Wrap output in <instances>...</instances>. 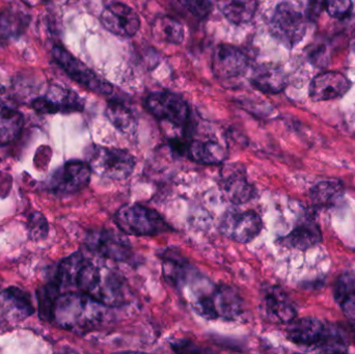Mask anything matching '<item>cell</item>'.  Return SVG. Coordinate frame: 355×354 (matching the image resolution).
Here are the masks:
<instances>
[{
    "instance_id": "cell-1",
    "label": "cell",
    "mask_w": 355,
    "mask_h": 354,
    "mask_svg": "<svg viewBox=\"0 0 355 354\" xmlns=\"http://www.w3.org/2000/svg\"><path fill=\"white\" fill-rule=\"evenodd\" d=\"M108 308L80 291H68L56 299L52 320L64 330L85 334L103 324Z\"/></svg>"
},
{
    "instance_id": "cell-4",
    "label": "cell",
    "mask_w": 355,
    "mask_h": 354,
    "mask_svg": "<svg viewBox=\"0 0 355 354\" xmlns=\"http://www.w3.org/2000/svg\"><path fill=\"white\" fill-rule=\"evenodd\" d=\"M114 220L121 232L131 236L153 237L172 231L157 211L139 204L123 206Z\"/></svg>"
},
{
    "instance_id": "cell-29",
    "label": "cell",
    "mask_w": 355,
    "mask_h": 354,
    "mask_svg": "<svg viewBox=\"0 0 355 354\" xmlns=\"http://www.w3.org/2000/svg\"><path fill=\"white\" fill-rule=\"evenodd\" d=\"M26 17L22 12L12 10L0 12V44L21 35L26 26Z\"/></svg>"
},
{
    "instance_id": "cell-30",
    "label": "cell",
    "mask_w": 355,
    "mask_h": 354,
    "mask_svg": "<svg viewBox=\"0 0 355 354\" xmlns=\"http://www.w3.org/2000/svg\"><path fill=\"white\" fill-rule=\"evenodd\" d=\"M106 116L112 125L123 133H131L137 126L135 114L124 104L110 102L106 108Z\"/></svg>"
},
{
    "instance_id": "cell-8",
    "label": "cell",
    "mask_w": 355,
    "mask_h": 354,
    "mask_svg": "<svg viewBox=\"0 0 355 354\" xmlns=\"http://www.w3.org/2000/svg\"><path fill=\"white\" fill-rule=\"evenodd\" d=\"M304 16L291 4L281 3L277 6L270 22L273 37L288 48L294 47L302 41L306 33Z\"/></svg>"
},
{
    "instance_id": "cell-22",
    "label": "cell",
    "mask_w": 355,
    "mask_h": 354,
    "mask_svg": "<svg viewBox=\"0 0 355 354\" xmlns=\"http://www.w3.org/2000/svg\"><path fill=\"white\" fill-rule=\"evenodd\" d=\"M23 116L0 100V147L18 139L22 131Z\"/></svg>"
},
{
    "instance_id": "cell-23",
    "label": "cell",
    "mask_w": 355,
    "mask_h": 354,
    "mask_svg": "<svg viewBox=\"0 0 355 354\" xmlns=\"http://www.w3.org/2000/svg\"><path fill=\"white\" fill-rule=\"evenodd\" d=\"M252 83L264 93L277 94L283 91L287 85V77L281 69L262 66L254 71Z\"/></svg>"
},
{
    "instance_id": "cell-6",
    "label": "cell",
    "mask_w": 355,
    "mask_h": 354,
    "mask_svg": "<svg viewBox=\"0 0 355 354\" xmlns=\"http://www.w3.org/2000/svg\"><path fill=\"white\" fill-rule=\"evenodd\" d=\"M87 164L98 176L112 180H125L132 175L135 159L125 150L95 145L89 151Z\"/></svg>"
},
{
    "instance_id": "cell-7",
    "label": "cell",
    "mask_w": 355,
    "mask_h": 354,
    "mask_svg": "<svg viewBox=\"0 0 355 354\" xmlns=\"http://www.w3.org/2000/svg\"><path fill=\"white\" fill-rule=\"evenodd\" d=\"M85 245L91 253L112 261L127 262L133 255L128 239L116 231H91L85 238Z\"/></svg>"
},
{
    "instance_id": "cell-17",
    "label": "cell",
    "mask_w": 355,
    "mask_h": 354,
    "mask_svg": "<svg viewBox=\"0 0 355 354\" xmlns=\"http://www.w3.org/2000/svg\"><path fill=\"white\" fill-rule=\"evenodd\" d=\"M33 313L28 295L20 289L12 287L0 292V317L4 320L19 322Z\"/></svg>"
},
{
    "instance_id": "cell-35",
    "label": "cell",
    "mask_w": 355,
    "mask_h": 354,
    "mask_svg": "<svg viewBox=\"0 0 355 354\" xmlns=\"http://www.w3.org/2000/svg\"><path fill=\"white\" fill-rule=\"evenodd\" d=\"M28 228L29 232H31V236L33 237V239H40L47 236V222H46L43 215L37 213V212H35V213H33V215L29 218Z\"/></svg>"
},
{
    "instance_id": "cell-10",
    "label": "cell",
    "mask_w": 355,
    "mask_h": 354,
    "mask_svg": "<svg viewBox=\"0 0 355 354\" xmlns=\"http://www.w3.org/2000/svg\"><path fill=\"white\" fill-rule=\"evenodd\" d=\"M52 56L55 62L64 69V72L74 79L76 82L91 91L99 94H110L112 87L107 81L98 77L91 69L87 68L83 62L77 60L70 52L67 51L60 46H54L52 49Z\"/></svg>"
},
{
    "instance_id": "cell-14",
    "label": "cell",
    "mask_w": 355,
    "mask_h": 354,
    "mask_svg": "<svg viewBox=\"0 0 355 354\" xmlns=\"http://www.w3.org/2000/svg\"><path fill=\"white\" fill-rule=\"evenodd\" d=\"M219 186L223 195L232 203L244 204L254 195V188L246 177L245 170L240 164L225 166L221 170Z\"/></svg>"
},
{
    "instance_id": "cell-24",
    "label": "cell",
    "mask_w": 355,
    "mask_h": 354,
    "mask_svg": "<svg viewBox=\"0 0 355 354\" xmlns=\"http://www.w3.org/2000/svg\"><path fill=\"white\" fill-rule=\"evenodd\" d=\"M217 6L223 16L234 24L250 22L256 14L257 0H217Z\"/></svg>"
},
{
    "instance_id": "cell-2",
    "label": "cell",
    "mask_w": 355,
    "mask_h": 354,
    "mask_svg": "<svg viewBox=\"0 0 355 354\" xmlns=\"http://www.w3.org/2000/svg\"><path fill=\"white\" fill-rule=\"evenodd\" d=\"M76 288L107 307L122 305L127 299L126 283L122 274L87 258L77 276Z\"/></svg>"
},
{
    "instance_id": "cell-34",
    "label": "cell",
    "mask_w": 355,
    "mask_h": 354,
    "mask_svg": "<svg viewBox=\"0 0 355 354\" xmlns=\"http://www.w3.org/2000/svg\"><path fill=\"white\" fill-rule=\"evenodd\" d=\"M179 2L196 18H206L212 10L211 0H179Z\"/></svg>"
},
{
    "instance_id": "cell-27",
    "label": "cell",
    "mask_w": 355,
    "mask_h": 354,
    "mask_svg": "<svg viewBox=\"0 0 355 354\" xmlns=\"http://www.w3.org/2000/svg\"><path fill=\"white\" fill-rule=\"evenodd\" d=\"M152 33L157 41L162 43L181 44L184 39L183 25L168 16L155 19L152 25Z\"/></svg>"
},
{
    "instance_id": "cell-20",
    "label": "cell",
    "mask_w": 355,
    "mask_h": 354,
    "mask_svg": "<svg viewBox=\"0 0 355 354\" xmlns=\"http://www.w3.org/2000/svg\"><path fill=\"white\" fill-rule=\"evenodd\" d=\"M186 155L196 163L218 166L227 159L225 148L213 141H193L188 143Z\"/></svg>"
},
{
    "instance_id": "cell-32",
    "label": "cell",
    "mask_w": 355,
    "mask_h": 354,
    "mask_svg": "<svg viewBox=\"0 0 355 354\" xmlns=\"http://www.w3.org/2000/svg\"><path fill=\"white\" fill-rule=\"evenodd\" d=\"M60 288L58 284H50L37 290L40 305V317L44 320H52L54 303L60 297Z\"/></svg>"
},
{
    "instance_id": "cell-5",
    "label": "cell",
    "mask_w": 355,
    "mask_h": 354,
    "mask_svg": "<svg viewBox=\"0 0 355 354\" xmlns=\"http://www.w3.org/2000/svg\"><path fill=\"white\" fill-rule=\"evenodd\" d=\"M193 309L206 319L234 321L243 314L244 301L235 288L220 285L198 297L193 303Z\"/></svg>"
},
{
    "instance_id": "cell-13",
    "label": "cell",
    "mask_w": 355,
    "mask_h": 354,
    "mask_svg": "<svg viewBox=\"0 0 355 354\" xmlns=\"http://www.w3.org/2000/svg\"><path fill=\"white\" fill-rule=\"evenodd\" d=\"M101 22L110 33L121 37H133L141 27L139 15L124 3L108 4L101 14Z\"/></svg>"
},
{
    "instance_id": "cell-28",
    "label": "cell",
    "mask_w": 355,
    "mask_h": 354,
    "mask_svg": "<svg viewBox=\"0 0 355 354\" xmlns=\"http://www.w3.org/2000/svg\"><path fill=\"white\" fill-rule=\"evenodd\" d=\"M85 258L83 253H75L60 262L56 274V284L60 289L76 288L77 276Z\"/></svg>"
},
{
    "instance_id": "cell-12",
    "label": "cell",
    "mask_w": 355,
    "mask_h": 354,
    "mask_svg": "<svg viewBox=\"0 0 355 354\" xmlns=\"http://www.w3.org/2000/svg\"><path fill=\"white\" fill-rule=\"evenodd\" d=\"M153 116L176 126H184L189 118V107L181 97L173 93H154L146 100Z\"/></svg>"
},
{
    "instance_id": "cell-3",
    "label": "cell",
    "mask_w": 355,
    "mask_h": 354,
    "mask_svg": "<svg viewBox=\"0 0 355 354\" xmlns=\"http://www.w3.org/2000/svg\"><path fill=\"white\" fill-rule=\"evenodd\" d=\"M288 339L300 347L320 353H347V343L339 328L315 318L293 319L287 330Z\"/></svg>"
},
{
    "instance_id": "cell-16",
    "label": "cell",
    "mask_w": 355,
    "mask_h": 354,
    "mask_svg": "<svg viewBox=\"0 0 355 354\" xmlns=\"http://www.w3.org/2000/svg\"><path fill=\"white\" fill-rule=\"evenodd\" d=\"M33 107L41 114L80 112L83 101L74 91L58 87L46 97L33 100Z\"/></svg>"
},
{
    "instance_id": "cell-21",
    "label": "cell",
    "mask_w": 355,
    "mask_h": 354,
    "mask_svg": "<svg viewBox=\"0 0 355 354\" xmlns=\"http://www.w3.org/2000/svg\"><path fill=\"white\" fill-rule=\"evenodd\" d=\"M322 240L320 230L314 222H304L296 227L287 236L282 238L281 242L285 247L306 251L318 245Z\"/></svg>"
},
{
    "instance_id": "cell-9",
    "label": "cell",
    "mask_w": 355,
    "mask_h": 354,
    "mask_svg": "<svg viewBox=\"0 0 355 354\" xmlns=\"http://www.w3.org/2000/svg\"><path fill=\"white\" fill-rule=\"evenodd\" d=\"M263 222L259 214L252 210H230L219 222V231L227 238L239 243H248L259 236Z\"/></svg>"
},
{
    "instance_id": "cell-19",
    "label": "cell",
    "mask_w": 355,
    "mask_h": 354,
    "mask_svg": "<svg viewBox=\"0 0 355 354\" xmlns=\"http://www.w3.org/2000/svg\"><path fill=\"white\" fill-rule=\"evenodd\" d=\"M267 317L277 324H290L295 319L296 310L287 295L279 288L270 289L264 297Z\"/></svg>"
},
{
    "instance_id": "cell-15",
    "label": "cell",
    "mask_w": 355,
    "mask_h": 354,
    "mask_svg": "<svg viewBox=\"0 0 355 354\" xmlns=\"http://www.w3.org/2000/svg\"><path fill=\"white\" fill-rule=\"evenodd\" d=\"M248 56L229 45H220L215 49L212 58V70L219 78L227 79L241 76L248 71Z\"/></svg>"
},
{
    "instance_id": "cell-11",
    "label": "cell",
    "mask_w": 355,
    "mask_h": 354,
    "mask_svg": "<svg viewBox=\"0 0 355 354\" xmlns=\"http://www.w3.org/2000/svg\"><path fill=\"white\" fill-rule=\"evenodd\" d=\"M92 170L89 164L72 160L55 170L49 180V188L58 195H71L89 185Z\"/></svg>"
},
{
    "instance_id": "cell-33",
    "label": "cell",
    "mask_w": 355,
    "mask_h": 354,
    "mask_svg": "<svg viewBox=\"0 0 355 354\" xmlns=\"http://www.w3.org/2000/svg\"><path fill=\"white\" fill-rule=\"evenodd\" d=\"M324 6L329 16L337 19L349 16L352 10V0H324Z\"/></svg>"
},
{
    "instance_id": "cell-18",
    "label": "cell",
    "mask_w": 355,
    "mask_h": 354,
    "mask_svg": "<svg viewBox=\"0 0 355 354\" xmlns=\"http://www.w3.org/2000/svg\"><path fill=\"white\" fill-rule=\"evenodd\" d=\"M350 83L344 75L327 72L313 79L310 96L314 101H327L343 96L349 89Z\"/></svg>"
},
{
    "instance_id": "cell-31",
    "label": "cell",
    "mask_w": 355,
    "mask_h": 354,
    "mask_svg": "<svg viewBox=\"0 0 355 354\" xmlns=\"http://www.w3.org/2000/svg\"><path fill=\"white\" fill-rule=\"evenodd\" d=\"M344 188L338 181H324L312 189V200L316 205L334 206L343 197Z\"/></svg>"
},
{
    "instance_id": "cell-26",
    "label": "cell",
    "mask_w": 355,
    "mask_h": 354,
    "mask_svg": "<svg viewBox=\"0 0 355 354\" xmlns=\"http://www.w3.org/2000/svg\"><path fill=\"white\" fill-rule=\"evenodd\" d=\"M162 262L164 276L166 281L174 286H181L188 276L189 265L187 261L177 251L168 249L162 255Z\"/></svg>"
},
{
    "instance_id": "cell-25",
    "label": "cell",
    "mask_w": 355,
    "mask_h": 354,
    "mask_svg": "<svg viewBox=\"0 0 355 354\" xmlns=\"http://www.w3.org/2000/svg\"><path fill=\"white\" fill-rule=\"evenodd\" d=\"M334 297L343 313L355 320V276L344 274L338 278L334 289Z\"/></svg>"
}]
</instances>
